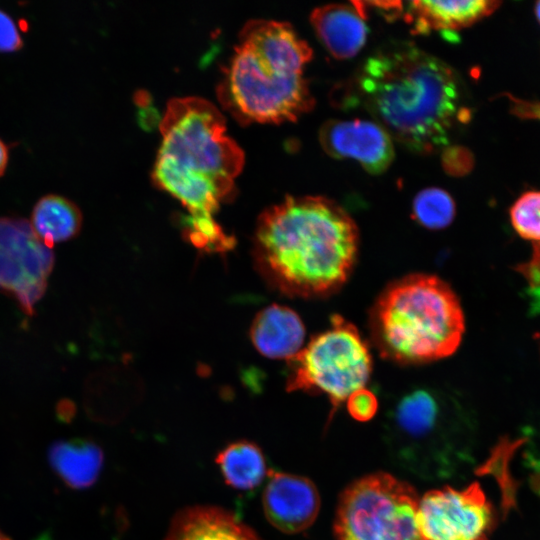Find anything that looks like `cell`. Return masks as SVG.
Returning <instances> with one entry per match:
<instances>
[{"label": "cell", "instance_id": "cell-6", "mask_svg": "<svg viewBox=\"0 0 540 540\" xmlns=\"http://www.w3.org/2000/svg\"><path fill=\"white\" fill-rule=\"evenodd\" d=\"M440 392L417 388L390 409L384 442L393 460L425 479L454 475L469 456L461 418Z\"/></svg>", "mask_w": 540, "mask_h": 540}, {"label": "cell", "instance_id": "cell-27", "mask_svg": "<svg viewBox=\"0 0 540 540\" xmlns=\"http://www.w3.org/2000/svg\"><path fill=\"white\" fill-rule=\"evenodd\" d=\"M535 14H536V17L540 23V1L536 3L535 5Z\"/></svg>", "mask_w": 540, "mask_h": 540}, {"label": "cell", "instance_id": "cell-15", "mask_svg": "<svg viewBox=\"0 0 540 540\" xmlns=\"http://www.w3.org/2000/svg\"><path fill=\"white\" fill-rule=\"evenodd\" d=\"M354 5V4H353ZM365 14L355 5L330 4L311 14L312 26L326 49L338 59L355 56L366 41Z\"/></svg>", "mask_w": 540, "mask_h": 540}, {"label": "cell", "instance_id": "cell-25", "mask_svg": "<svg viewBox=\"0 0 540 540\" xmlns=\"http://www.w3.org/2000/svg\"><path fill=\"white\" fill-rule=\"evenodd\" d=\"M466 156L467 153L462 149L456 147L447 148L442 157L443 166L450 174L456 175L462 173L467 168L466 163L468 160H465Z\"/></svg>", "mask_w": 540, "mask_h": 540}, {"label": "cell", "instance_id": "cell-23", "mask_svg": "<svg viewBox=\"0 0 540 540\" xmlns=\"http://www.w3.org/2000/svg\"><path fill=\"white\" fill-rule=\"evenodd\" d=\"M23 41L13 19L0 10V52L19 50Z\"/></svg>", "mask_w": 540, "mask_h": 540}, {"label": "cell", "instance_id": "cell-26", "mask_svg": "<svg viewBox=\"0 0 540 540\" xmlns=\"http://www.w3.org/2000/svg\"><path fill=\"white\" fill-rule=\"evenodd\" d=\"M8 148L6 144L0 139V177L4 174L8 164Z\"/></svg>", "mask_w": 540, "mask_h": 540}, {"label": "cell", "instance_id": "cell-16", "mask_svg": "<svg viewBox=\"0 0 540 540\" xmlns=\"http://www.w3.org/2000/svg\"><path fill=\"white\" fill-rule=\"evenodd\" d=\"M499 4L487 0H415L407 3V16L417 33L453 32L491 14Z\"/></svg>", "mask_w": 540, "mask_h": 540}, {"label": "cell", "instance_id": "cell-28", "mask_svg": "<svg viewBox=\"0 0 540 540\" xmlns=\"http://www.w3.org/2000/svg\"><path fill=\"white\" fill-rule=\"evenodd\" d=\"M0 540H10V539L0 531Z\"/></svg>", "mask_w": 540, "mask_h": 540}, {"label": "cell", "instance_id": "cell-13", "mask_svg": "<svg viewBox=\"0 0 540 540\" xmlns=\"http://www.w3.org/2000/svg\"><path fill=\"white\" fill-rule=\"evenodd\" d=\"M165 540H263L229 511L192 506L178 511Z\"/></svg>", "mask_w": 540, "mask_h": 540}, {"label": "cell", "instance_id": "cell-22", "mask_svg": "<svg viewBox=\"0 0 540 540\" xmlns=\"http://www.w3.org/2000/svg\"><path fill=\"white\" fill-rule=\"evenodd\" d=\"M349 414L357 421L366 422L372 419L378 409L376 395L366 388L352 393L346 400Z\"/></svg>", "mask_w": 540, "mask_h": 540}, {"label": "cell", "instance_id": "cell-17", "mask_svg": "<svg viewBox=\"0 0 540 540\" xmlns=\"http://www.w3.org/2000/svg\"><path fill=\"white\" fill-rule=\"evenodd\" d=\"M103 452L89 440L56 442L49 461L57 475L71 488H88L97 480L103 466Z\"/></svg>", "mask_w": 540, "mask_h": 540}, {"label": "cell", "instance_id": "cell-20", "mask_svg": "<svg viewBox=\"0 0 540 540\" xmlns=\"http://www.w3.org/2000/svg\"><path fill=\"white\" fill-rule=\"evenodd\" d=\"M412 208L416 221L434 230L448 226L455 216L452 197L446 191L434 187L420 191L414 198Z\"/></svg>", "mask_w": 540, "mask_h": 540}, {"label": "cell", "instance_id": "cell-12", "mask_svg": "<svg viewBox=\"0 0 540 540\" xmlns=\"http://www.w3.org/2000/svg\"><path fill=\"white\" fill-rule=\"evenodd\" d=\"M262 504L271 525L294 534L313 524L319 513L320 496L308 478L272 471L268 473Z\"/></svg>", "mask_w": 540, "mask_h": 540}, {"label": "cell", "instance_id": "cell-14", "mask_svg": "<svg viewBox=\"0 0 540 540\" xmlns=\"http://www.w3.org/2000/svg\"><path fill=\"white\" fill-rule=\"evenodd\" d=\"M250 339L262 355L289 360L303 346L305 326L289 307L272 304L262 309L250 327Z\"/></svg>", "mask_w": 540, "mask_h": 540}, {"label": "cell", "instance_id": "cell-11", "mask_svg": "<svg viewBox=\"0 0 540 540\" xmlns=\"http://www.w3.org/2000/svg\"><path fill=\"white\" fill-rule=\"evenodd\" d=\"M320 144L334 158H350L372 174L384 172L392 163L390 135L375 121L330 120L322 125Z\"/></svg>", "mask_w": 540, "mask_h": 540}, {"label": "cell", "instance_id": "cell-8", "mask_svg": "<svg viewBox=\"0 0 540 540\" xmlns=\"http://www.w3.org/2000/svg\"><path fill=\"white\" fill-rule=\"evenodd\" d=\"M415 489L387 473L351 483L339 498L336 540H428L418 521Z\"/></svg>", "mask_w": 540, "mask_h": 540}, {"label": "cell", "instance_id": "cell-2", "mask_svg": "<svg viewBox=\"0 0 540 540\" xmlns=\"http://www.w3.org/2000/svg\"><path fill=\"white\" fill-rule=\"evenodd\" d=\"M358 250L357 225L340 205L322 196H288L258 217L252 256L274 290L322 298L348 281Z\"/></svg>", "mask_w": 540, "mask_h": 540}, {"label": "cell", "instance_id": "cell-7", "mask_svg": "<svg viewBox=\"0 0 540 540\" xmlns=\"http://www.w3.org/2000/svg\"><path fill=\"white\" fill-rule=\"evenodd\" d=\"M315 335L287 360V391L324 394L333 413L355 391L365 388L372 372V356L358 329L342 316Z\"/></svg>", "mask_w": 540, "mask_h": 540}, {"label": "cell", "instance_id": "cell-5", "mask_svg": "<svg viewBox=\"0 0 540 540\" xmlns=\"http://www.w3.org/2000/svg\"><path fill=\"white\" fill-rule=\"evenodd\" d=\"M379 355L402 364H425L454 354L465 332L458 296L436 275L412 273L388 284L368 315Z\"/></svg>", "mask_w": 540, "mask_h": 540}, {"label": "cell", "instance_id": "cell-1", "mask_svg": "<svg viewBox=\"0 0 540 540\" xmlns=\"http://www.w3.org/2000/svg\"><path fill=\"white\" fill-rule=\"evenodd\" d=\"M159 128L162 139L152 177L187 210L185 236L207 252L230 249L233 240L214 215L234 192L244 153L227 135L222 113L200 97L173 98Z\"/></svg>", "mask_w": 540, "mask_h": 540}, {"label": "cell", "instance_id": "cell-9", "mask_svg": "<svg viewBox=\"0 0 540 540\" xmlns=\"http://www.w3.org/2000/svg\"><path fill=\"white\" fill-rule=\"evenodd\" d=\"M54 253L22 218L0 217V290L27 315L47 288Z\"/></svg>", "mask_w": 540, "mask_h": 540}, {"label": "cell", "instance_id": "cell-18", "mask_svg": "<svg viewBox=\"0 0 540 540\" xmlns=\"http://www.w3.org/2000/svg\"><path fill=\"white\" fill-rule=\"evenodd\" d=\"M82 214L69 199L49 194L35 204L31 226L36 235L50 248L74 238L80 231Z\"/></svg>", "mask_w": 540, "mask_h": 540}, {"label": "cell", "instance_id": "cell-4", "mask_svg": "<svg viewBox=\"0 0 540 540\" xmlns=\"http://www.w3.org/2000/svg\"><path fill=\"white\" fill-rule=\"evenodd\" d=\"M311 58L310 46L289 23L250 20L224 70L218 99L241 124L294 121L314 105L304 77Z\"/></svg>", "mask_w": 540, "mask_h": 540}, {"label": "cell", "instance_id": "cell-10", "mask_svg": "<svg viewBox=\"0 0 540 540\" xmlns=\"http://www.w3.org/2000/svg\"><path fill=\"white\" fill-rule=\"evenodd\" d=\"M418 521L428 540H488L493 512L478 483L462 490L446 486L419 501Z\"/></svg>", "mask_w": 540, "mask_h": 540}, {"label": "cell", "instance_id": "cell-21", "mask_svg": "<svg viewBox=\"0 0 540 540\" xmlns=\"http://www.w3.org/2000/svg\"><path fill=\"white\" fill-rule=\"evenodd\" d=\"M510 219L522 239L540 243V191L522 194L510 208Z\"/></svg>", "mask_w": 540, "mask_h": 540}, {"label": "cell", "instance_id": "cell-24", "mask_svg": "<svg viewBox=\"0 0 540 540\" xmlns=\"http://www.w3.org/2000/svg\"><path fill=\"white\" fill-rule=\"evenodd\" d=\"M524 459L531 483L540 495V436L529 441L524 453Z\"/></svg>", "mask_w": 540, "mask_h": 540}, {"label": "cell", "instance_id": "cell-19", "mask_svg": "<svg viewBox=\"0 0 540 540\" xmlns=\"http://www.w3.org/2000/svg\"><path fill=\"white\" fill-rule=\"evenodd\" d=\"M216 463L225 482L238 490L254 489L268 475L262 450L247 440L227 445L218 453Z\"/></svg>", "mask_w": 540, "mask_h": 540}, {"label": "cell", "instance_id": "cell-3", "mask_svg": "<svg viewBox=\"0 0 540 540\" xmlns=\"http://www.w3.org/2000/svg\"><path fill=\"white\" fill-rule=\"evenodd\" d=\"M459 82L452 68L408 42L378 49L360 66L343 105L364 108L392 139L416 153L447 146L463 120Z\"/></svg>", "mask_w": 540, "mask_h": 540}]
</instances>
